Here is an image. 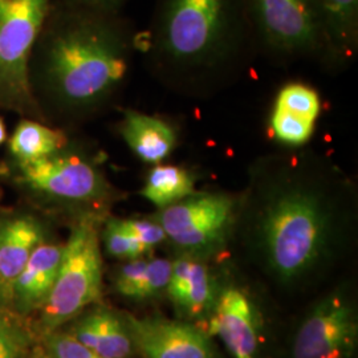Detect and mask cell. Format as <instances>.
<instances>
[{
	"mask_svg": "<svg viewBox=\"0 0 358 358\" xmlns=\"http://www.w3.org/2000/svg\"><path fill=\"white\" fill-rule=\"evenodd\" d=\"M355 223L353 180L331 157L296 148L250 164L232 241L272 279L291 285L343 255Z\"/></svg>",
	"mask_w": 358,
	"mask_h": 358,
	"instance_id": "obj_1",
	"label": "cell"
},
{
	"mask_svg": "<svg viewBox=\"0 0 358 358\" xmlns=\"http://www.w3.org/2000/svg\"><path fill=\"white\" fill-rule=\"evenodd\" d=\"M140 48L165 88L192 99L227 90L256 51L245 0H157Z\"/></svg>",
	"mask_w": 358,
	"mask_h": 358,
	"instance_id": "obj_2",
	"label": "cell"
},
{
	"mask_svg": "<svg viewBox=\"0 0 358 358\" xmlns=\"http://www.w3.org/2000/svg\"><path fill=\"white\" fill-rule=\"evenodd\" d=\"M41 35L43 80L55 103L88 115L108 103L127 80L140 38L118 13L60 1Z\"/></svg>",
	"mask_w": 358,
	"mask_h": 358,
	"instance_id": "obj_3",
	"label": "cell"
},
{
	"mask_svg": "<svg viewBox=\"0 0 358 358\" xmlns=\"http://www.w3.org/2000/svg\"><path fill=\"white\" fill-rule=\"evenodd\" d=\"M256 50L279 64L327 68V41L316 0H245Z\"/></svg>",
	"mask_w": 358,
	"mask_h": 358,
	"instance_id": "obj_4",
	"label": "cell"
},
{
	"mask_svg": "<svg viewBox=\"0 0 358 358\" xmlns=\"http://www.w3.org/2000/svg\"><path fill=\"white\" fill-rule=\"evenodd\" d=\"M103 288V259L96 217H81L63 245L56 280L41 306V322L55 331L92 303L100 299Z\"/></svg>",
	"mask_w": 358,
	"mask_h": 358,
	"instance_id": "obj_5",
	"label": "cell"
},
{
	"mask_svg": "<svg viewBox=\"0 0 358 358\" xmlns=\"http://www.w3.org/2000/svg\"><path fill=\"white\" fill-rule=\"evenodd\" d=\"M238 198L226 192H194L158 210L154 219L178 255L203 259L224 250L234 234Z\"/></svg>",
	"mask_w": 358,
	"mask_h": 358,
	"instance_id": "obj_6",
	"label": "cell"
},
{
	"mask_svg": "<svg viewBox=\"0 0 358 358\" xmlns=\"http://www.w3.org/2000/svg\"><path fill=\"white\" fill-rule=\"evenodd\" d=\"M52 0H6L0 4V103L26 108L31 97L28 59Z\"/></svg>",
	"mask_w": 358,
	"mask_h": 358,
	"instance_id": "obj_7",
	"label": "cell"
},
{
	"mask_svg": "<svg viewBox=\"0 0 358 358\" xmlns=\"http://www.w3.org/2000/svg\"><path fill=\"white\" fill-rule=\"evenodd\" d=\"M22 180L35 192L71 203L105 201L110 186L97 165L65 149L35 162L23 164Z\"/></svg>",
	"mask_w": 358,
	"mask_h": 358,
	"instance_id": "obj_8",
	"label": "cell"
},
{
	"mask_svg": "<svg viewBox=\"0 0 358 358\" xmlns=\"http://www.w3.org/2000/svg\"><path fill=\"white\" fill-rule=\"evenodd\" d=\"M357 313L343 294H332L310 309L294 336L292 358H352L357 348Z\"/></svg>",
	"mask_w": 358,
	"mask_h": 358,
	"instance_id": "obj_9",
	"label": "cell"
},
{
	"mask_svg": "<svg viewBox=\"0 0 358 358\" xmlns=\"http://www.w3.org/2000/svg\"><path fill=\"white\" fill-rule=\"evenodd\" d=\"M127 327L143 358H215L210 338L190 324L129 316Z\"/></svg>",
	"mask_w": 358,
	"mask_h": 358,
	"instance_id": "obj_10",
	"label": "cell"
},
{
	"mask_svg": "<svg viewBox=\"0 0 358 358\" xmlns=\"http://www.w3.org/2000/svg\"><path fill=\"white\" fill-rule=\"evenodd\" d=\"M321 113L317 90L303 83H291L279 90L269 118L273 138L289 149L307 145Z\"/></svg>",
	"mask_w": 358,
	"mask_h": 358,
	"instance_id": "obj_11",
	"label": "cell"
},
{
	"mask_svg": "<svg viewBox=\"0 0 358 358\" xmlns=\"http://www.w3.org/2000/svg\"><path fill=\"white\" fill-rule=\"evenodd\" d=\"M211 331L223 341L234 358H256L259 328L255 308L248 296L235 287L217 294Z\"/></svg>",
	"mask_w": 358,
	"mask_h": 358,
	"instance_id": "obj_12",
	"label": "cell"
},
{
	"mask_svg": "<svg viewBox=\"0 0 358 358\" xmlns=\"http://www.w3.org/2000/svg\"><path fill=\"white\" fill-rule=\"evenodd\" d=\"M166 292L189 317H205L215 307V280L203 259L178 255L173 260Z\"/></svg>",
	"mask_w": 358,
	"mask_h": 358,
	"instance_id": "obj_13",
	"label": "cell"
},
{
	"mask_svg": "<svg viewBox=\"0 0 358 358\" xmlns=\"http://www.w3.org/2000/svg\"><path fill=\"white\" fill-rule=\"evenodd\" d=\"M325 41L327 69L343 71L358 53V0H316Z\"/></svg>",
	"mask_w": 358,
	"mask_h": 358,
	"instance_id": "obj_14",
	"label": "cell"
},
{
	"mask_svg": "<svg viewBox=\"0 0 358 358\" xmlns=\"http://www.w3.org/2000/svg\"><path fill=\"white\" fill-rule=\"evenodd\" d=\"M120 133L131 153L149 165L165 162L178 143V131L171 122L133 109L124 112Z\"/></svg>",
	"mask_w": 358,
	"mask_h": 358,
	"instance_id": "obj_15",
	"label": "cell"
},
{
	"mask_svg": "<svg viewBox=\"0 0 358 358\" xmlns=\"http://www.w3.org/2000/svg\"><path fill=\"white\" fill-rule=\"evenodd\" d=\"M43 243V229L36 219L17 217L0 222V288L13 296V285L22 269Z\"/></svg>",
	"mask_w": 358,
	"mask_h": 358,
	"instance_id": "obj_16",
	"label": "cell"
},
{
	"mask_svg": "<svg viewBox=\"0 0 358 358\" xmlns=\"http://www.w3.org/2000/svg\"><path fill=\"white\" fill-rule=\"evenodd\" d=\"M62 256V245L38 244L13 282V296L19 307L28 310L44 304L56 280Z\"/></svg>",
	"mask_w": 358,
	"mask_h": 358,
	"instance_id": "obj_17",
	"label": "cell"
},
{
	"mask_svg": "<svg viewBox=\"0 0 358 358\" xmlns=\"http://www.w3.org/2000/svg\"><path fill=\"white\" fill-rule=\"evenodd\" d=\"M71 334L103 358H128L134 348L127 324L105 309L81 319Z\"/></svg>",
	"mask_w": 358,
	"mask_h": 358,
	"instance_id": "obj_18",
	"label": "cell"
},
{
	"mask_svg": "<svg viewBox=\"0 0 358 358\" xmlns=\"http://www.w3.org/2000/svg\"><path fill=\"white\" fill-rule=\"evenodd\" d=\"M173 262L165 257H138L124 264L115 279L120 294L133 300H146L166 291Z\"/></svg>",
	"mask_w": 358,
	"mask_h": 358,
	"instance_id": "obj_19",
	"label": "cell"
},
{
	"mask_svg": "<svg viewBox=\"0 0 358 358\" xmlns=\"http://www.w3.org/2000/svg\"><path fill=\"white\" fill-rule=\"evenodd\" d=\"M195 192V177L185 167L158 164L149 170L141 195L158 210L174 205Z\"/></svg>",
	"mask_w": 358,
	"mask_h": 358,
	"instance_id": "obj_20",
	"label": "cell"
},
{
	"mask_svg": "<svg viewBox=\"0 0 358 358\" xmlns=\"http://www.w3.org/2000/svg\"><path fill=\"white\" fill-rule=\"evenodd\" d=\"M65 146L66 138L62 131L34 121H23L15 130L10 148L13 157L23 165L47 158Z\"/></svg>",
	"mask_w": 358,
	"mask_h": 358,
	"instance_id": "obj_21",
	"label": "cell"
},
{
	"mask_svg": "<svg viewBox=\"0 0 358 358\" xmlns=\"http://www.w3.org/2000/svg\"><path fill=\"white\" fill-rule=\"evenodd\" d=\"M103 241L106 252L117 259L133 260L150 252L124 227L121 219H109L106 222Z\"/></svg>",
	"mask_w": 358,
	"mask_h": 358,
	"instance_id": "obj_22",
	"label": "cell"
},
{
	"mask_svg": "<svg viewBox=\"0 0 358 358\" xmlns=\"http://www.w3.org/2000/svg\"><path fill=\"white\" fill-rule=\"evenodd\" d=\"M26 348V332L0 313V358H22Z\"/></svg>",
	"mask_w": 358,
	"mask_h": 358,
	"instance_id": "obj_23",
	"label": "cell"
},
{
	"mask_svg": "<svg viewBox=\"0 0 358 358\" xmlns=\"http://www.w3.org/2000/svg\"><path fill=\"white\" fill-rule=\"evenodd\" d=\"M121 220L124 227L149 251H153L157 245L166 242L165 231L154 217L121 219Z\"/></svg>",
	"mask_w": 358,
	"mask_h": 358,
	"instance_id": "obj_24",
	"label": "cell"
},
{
	"mask_svg": "<svg viewBox=\"0 0 358 358\" xmlns=\"http://www.w3.org/2000/svg\"><path fill=\"white\" fill-rule=\"evenodd\" d=\"M47 350L52 358H103L77 341L71 333L50 334Z\"/></svg>",
	"mask_w": 358,
	"mask_h": 358,
	"instance_id": "obj_25",
	"label": "cell"
},
{
	"mask_svg": "<svg viewBox=\"0 0 358 358\" xmlns=\"http://www.w3.org/2000/svg\"><path fill=\"white\" fill-rule=\"evenodd\" d=\"M66 4H72L77 7H84L90 10L105 11V13H118L120 7L127 0H62Z\"/></svg>",
	"mask_w": 358,
	"mask_h": 358,
	"instance_id": "obj_26",
	"label": "cell"
},
{
	"mask_svg": "<svg viewBox=\"0 0 358 358\" xmlns=\"http://www.w3.org/2000/svg\"><path fill=\"white\" fill-rule=\"evenodd\" d=\"M4 140H6V128H4L3 121L0 120V143H3Z\"/></svg>",
	"mask_w": 358,
	"mask_h": 358,
	"instance_id": "obj_27",
	"label": "cell"
},
{
	"mask_svg": "<svg viewBox=\"0 0 358 358\" xmlns=\"http://www.w3.org/2000/svg\"><path fill=\"white\" fill-rule=\"evenodd\" d=\"M40 358H52L51 356H50V355H45V356H41V357Z\"/></svg>",
	"mask_w": 358,
	"mask_h": 358,
	"instance_id": "obj_28",
	"label": "cell"
},
{
	"mask_svg": "<svg viewBox=\"0 0 358 358\" xmlns=\"http://www.w3.org/2000/svg\"><path fill=\"white\" fill-rule=\"evenodd\" d=\"M4 1H6V0H0V4H1V3H4Z\"/></svg>",
	"mask_w": 358,
	"mask_h": 358,
	"instance_id": "obj_29",
	"label": "cell"
},
{
	"mask_svg": "<svg viewBox=\"0 0 358 358\" xmlns=\"http://www.w3.org/2000/svg\"><path fill=\"white\" fill-rule=\"evenodd\" d=\"M1 296H3V294H1V288H0V297H1Z\"/></svg>",
	"mask_w": 358,
	"mask_h": 358,
	"instance_id": "obj_30",
	"label": "cell"
}]
</instances>
